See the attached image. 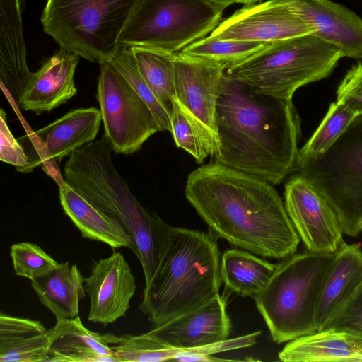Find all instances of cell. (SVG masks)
I'll return each mask as SVG.
<instances>
[{
    "label": "cell",
    "mask_w": 362,
    "mask_h": 362,
    "mask_svg": "<svg viewBox=\"0 0 362 362\" xmlns=\"http://www.w3.org/2000/svg\"><path fill=\"white\" fill-rule=\"evenodd\" d=\"M185 194L216 238L265 257L296 252L300 237L273 185L214 162L188 175Z\"/></svg>",
    "instance_id": "obj_1"
},
{
    "label": "cell",
    "mask_w": 362,
    "mask_h": 362,
    "mask_svg": "<svg viewBox=\"0 0 362 362\" xmlns=\"http://www.w3.org/2000/svg\"><path fill=\"white\" fill-rule=\"evenodd\" d=\"M216 120L215 163L273 186L297 171L300 119L292 99L257 91L224 73Z\"/></svg>",
    "instance_id": "obj_2"
},
{
    "label": "cell",
    "mask_w": 362,
    "mask_h": 362,
    "mask_svg": "<svg viewBox=\"0 0 362 362\" xmlns=\"http://www.w3.org/2000/svg\"><path fill=\"white\" fill-rule=\"evenodd\" d=\"M112 150L105 135L75 150L64 165V178L129 235L147 284L162 258L170 226L139 204L114 166Z\"/></svg>",
    "instance_id": "obj_3"
},
{
    "label": "cell",
    "mask_w": 362,
    "mask_h": 362,
    "mask_svg": "<svg viewBox=\"0 0 362 362\" xmlns=\"http://www.w3.org/2000/svg\"><path fill=\"white\" fill-rule=\"evenodd\" d=\"M220 260L217 238L209 233L170 226L162 258L139 305L151 328L219 294Z\"/></svg>",
    "instance_id": "obj_4"
},
{
    "label": "cell",
    "mask_w": 362,
    "mask_h": 362,
    "mask_svg": "<svg viewBox=\"0 0 362 362\" xmlns=\"http://www.w3.org/2000/svg\"><path fill=\"white\" fill-rule=\"evenodd\" d=\"M335 256L306 250L276 264L267 286L253 297L274 341L317 332L315 313Z\"/></svg>",
    "instance_id": "obj_5"
},
{
    "label": "cell",
    "mask_w": 362,
    "mask_h": 362,
    "mask_svg": "<svg viewBox=\"0 0 362 362\" xmlns=\"http://www.w3.org/2000/svg\"><path fill=\"white\" fill-rule=\"evenodd\" d=\"M344 53L313 34L269 43L225 74L263 93L292 99L300 87L329 76Z\"/></svg>",
    "instance_id": "obj_6"
},
{
    "label": "cell",
    "mask_w": 362,
    "mask_h": 362,
    "mask_svg": "<svg viewBox=\"0 0 362 362\" xmlns=\"http://www.w3.org/2000/svg\"><path fill=\"white\" fill-rule=\"evenodd\" d=\"M141 0H47L41 16L45 33L59 49L92 62H108Z\"/></svg>",
    "instance_id": "obj_7"
},
{
    "label": "cell",
    "mask_w": 362,
    "mask_h": 362,
    "mask_svg": "<svg viewBox=\"0 0 362 362\" xmlns=\"http://www.w3.org/2000/svg\"><path fill=\"white\" fill-rule=\"evenodd\" d=\"M224 9L208 0H141L121 33L119 47L180 52L211 33Z\"/></svg>",
    "instance_id": "obj_8"
},
{
    "label": "cell",
    "mask_w": 362,
    "mask_h": 362,
    "mask_svg": "<svg viewBox=\"0 0 362 362\" xmlns=\"http://www.w3.org/2000/svg\"><path fill=\"white\" fill-rule=\"evenodd\" d=\"M297 172L327 199L343 233L357 236L362 221V114L323 153L298 163Z\"/></svg>",
    "instance_id": "obj_9"
},
{
    "label": "cell",
    "mask_w": 362,
    "mask_h": 362,
    "mask_svg": "<svg viewBox=\"0 0 362 362\" xmlns=\"http://www.w3.org/2000/svg\"><path fill=\"white\" fill-rule=\"evenodd\" d=\"M100 65L97 99L104 135L115 153H134L162 130L148 105L120 72L110 62Z\"/></svg>",
    "instance_id": "obj_10"
},
{
    "label": "cell",
    "mask_w": 362,
    "mask_h": 362,
    "mask_svg": "<svg viewBox=\"0 0 362 362\" xmlns=\"http://www.w3.org/2000/svg\"><path fill=\"white\" fill-rule=\"evenodd\" d=\"M102 116L100 110L91 107L69 111L48 125L26 134L19 141L28 157V164L23 173L31 172L39 165L59 187L64 178L59 170V163L75 150L93 141L96 137Z\"/></svg>",
    "instance_id": "obj_11"
},
{
    "label": "cell",
    "mask_w": 362,
    "mask_h": 362,
    "mask_svg": "<svg viewBox=\"0 0 362 362\" xmlns=\"http://www.w3.org/2000/svg\"><path fill=\"white\" fill-rule=\"evenodd\" d=\"M284 205L291 221L306 250L336 252L343 230L337 212L325 195L300 174L286 184Z\"/></svg>",
    "instance_id": "obj_12"
},
{
    "label": "cell",
    "mask_w": 362,
    "mask_h": 362,
    "mask_svg": "<svg viewBox=\"0 0 362 362\" xmlns=\"http://www.w3.org/2000/svg\"><path fill=\"white\" fill-rule=\"evenodd\" d=\"M315 29L279 0L244 5L210 33L214 39L274 42L315 34Z\"/></svg>",
    "instance_id": "obj_13"
},
{
    "label": "cell",
    "mask_w": 362,
    "mask_h": 362,
    "mask_svg": "<svg viewBox=\"0 0 362 362\" xmlns=\"http://www.w3.org/2000/svg\"><path fill=\"white\" fill-rule=\"evenodd\" d=\"M174 66L175 98L207 130L218 148L216 105L225 69L181 52L175 53Z\"/></svg>",
    "instance_id": "obj_14"
},
{
    "label": "cell",
    "mask_w": 362,
    "mask_h": 362,
    "mask_svg": "<svg viewBox=\"0 0 362 362\" xmlns=\"http://www.w3.org/2000/svg\"><path fill=\"white\" fill-rule=\"evenodd\" d=\"M84 282L90 299L88 321L106 326L126 315L136 285L130 266L121 252H114L94 262Z\"/></svg>",
    "instance_id": "obj_15"
},
{
    "label": "cell",
    "mask_w": 362,
    "mask_h": 362,
    "mask_svg": "<svg viewBox=\"0 0 362 362\" xmlns=\"http://www.w3.org/2000/svg\"><path fill=\"white\" fill-rule=\"evenodd\" d=\"M230 328L226 300L218 294L205 304L148 332L167 346L192 349L228 339Z\"/></svg>",
    "instance_id": "obj_16"
},
{
    "label": "cell",
    "mask_w": 362,
    "mask_h": 362,
    "mask_svg": "<svg viewBox=\"0 0 362 362\" xmlns=\"http://www.w3.org/2000/svg\"><path fill=\"white\" fill-rule=\"evenodd\" d=\"M315 30L313 34L340 49L345 57L362 59V18L331 0H279Z\"/></svg>",
    "instance_id": "obj_17"
},
{
    "label": "cell",
    "mask_w": 362,
    "mask_h": 362,
    "mask_svg": "<svg viewBox=\"0 0 362 362\" xmlns=\"http://www.w3.org/2000/svg\"><path fill=\"white\" fill-rule=\"evenodd\" d=\"M79 58L77 54L62 49L47 58L33 72L20 107L40 115L66 103L77 93L74 73Z\"/></svg>",
    "instance_id": "obj_18"
},
{
    "label": "cell",
    "mask_w": 362,
    "mask_h": 362,
    "mask_svg": "<svg viewBox=\"0 0 362 362\" xmlns=\"http://www.w3.org/2000/svg\"><path fill=\"white\" fill-rule=\"evenodd\" d=\"M20 0H0V80L20 107L33 72L28 66Z\"/></svg>",
    "instance_id": "obj_19"
},
{
    "label": "cell",
    "mask_w": 362,
    "mask_h": 362,
    "mask_svg": "<svg viewBox=\"0 0 362 362\" xmlns=\"http://www.w3.org/2000/svg\"><path fill=\"white\" fill-rule=\"evenodd\" d=\"M48 334V361L121 362L105 334L86 328L79 316L57 321Z\"/></svg>",
    "instance_id": "obj_20"
},
{
    "label": "cell",
    "mask_w": 362,
    "mask_h": 362,
    "mask_svg": "<svg viewBox=\"0 0 362 362\" xmlns=\"http://www.w3.org/2000/svg\"><path fill=\"white\" fill-rule=\"evenodd\" d=\"M362 284V251L358 244L341 243L326 277L315 313L317 332Z\"/></svg>",
    "instance_id": "obj_21"
},
{
    "label": "cell",
    "mask_w": 362,
    "mask_h": 362,
    "mask_svg": "<svg viewBox=\"0 0 362 362\" xmlns=\"http://www.w3.org/2000/svg\"><path fill=\"white\" fill-rule=\"evenodd\" d=\"M59 190L62 207L81 235L107 244L113 249L133 250V243L124 228L65 180Z\"/></svg>",
    "instance_id": "obj_22"
},
{
    "label": "cell",
    "mask_w": 362,
    "mask_h": 362,
    "mask_svg": "<svg viewBox=\"0 0 362 362\" xmlns=\"http://www.w3.org/2000/svg\"><path fill=\"white\" fill-rule=\"evenodd\" d=\"M278 357L284 362H362V343L346 332L324 329L289 341Z\"/></svg>",
    "instance_id": "obj_23"
},
{
    "label": "cell",
    "mask_w": 362,
    "mask_h": 362,
    "mask_svg": "<svg viewBox=\"0 0 362 362\" xmlns=\"http://www.w3.org/2000/svg\"><path fill=\"white\" fill-rule=\"evenodd\" d=\"M84 279L76 264L66 262L30 281L40 302L58 321L79 316V301L86 295Z\"/></svg>",
    "instance_id": "obj_24"
},
{
    "label": "cell",
    "mask_w": 362,
    "mask_h": 362,
    "mask_svg": "<svg viewBox=\"0 0 362 362\" xmlns=\"http://www.w3.org/2000/svg\"><path fill=\"white\" fill-rule=\"evenodd\" d=\"M276 266L245 250L230 249L221 257V277L230 291L253 298L267 286Z\"/></svg>",
    "instance_id": "obj_25"
},
{
    "label": "cell",
    "mask_w": 362,
    "mask_h": 362,
    "mask_svg": "<svg viewBox=\"0 0 362 362\" xmlns=\"http://www.w3.org/2000/svg\"><path fill=\"white\" fill-rule=\"evenodd\" d=\"M130 49L144 80L171 117L175 98V53L140 47Z\"/></svg>",
    "instance_id": "obj_26"
},
{
    "label": "cell",
    "mask_w": 362,
    "mask_h": 362,
    "mask_svg": "<svg viewBox=\"0 0 362 362\" xmlns=\"http://www.w3.org/2000/svg\"><path fill=\"white\" fill-rule=\"evenodd\" d=\"M171 132L175 144L202 163L218 146L201 123L175 98L171 113Z\"/></svg>",
    "instance_id": "obj_27"
},
{
    "label": "cell",
    "mask_w": 362,
    "mask_h": 362,
    "mask_svg": "<svg viewBox=\"0 0 362 362\" xmlns=\"http://www.w3.org/2000/svg\"><path fill=\"white\" fill-rule=\"evenodd\" d=\"M270 42L214 39L198 40L181 52L222 66L225 70L248 59Z\"/></svg>",
    "instance_id": "obj_28"
},
{
    "label": "cell",
    "mask_w": 362,
    "mask_h": 362,
    "mask_svg": "<svg viewBox=\"0 0 362 362\" xmlns=\"http://www.w3.org/2000/svg\"><path fill=\"white\" fill-rule=\"evenodd\" d=\"M105 340L121 362L173 361L177 350L165 346L149 332L140 335L105 334Z\"/></svg>",
    "instance_id": "obj_29"
},
{
    "label": "cell",
    "mask_w": 362,
    "mask_h": 362,
    "mask_svg": "<svg viewBox=\"0 0 362 362\" xmlns=\"http://www.w3.org/2000/svg\"><path fill=\"white\" fill-rule=\"evenodd\" d=\"M357 116L345 105L334 102L311 137L298 151V162L325 152Z\"/></svg>",
    "instance_id": "obj_30"
},
{
    "label": "cell",
    "mask_w": 362,
    "mask_h": 362,
    "mask_svg": "<svg viewBox=\"0 0 362 362\" xmlns=\"http://www.w3.org/2000/svg\"><path fill=\"white\" fill-rule=\"evenodd\" d=\"M110 62L124 77L134 90L146 103L162 131L171 132L170 115L160 105L141 76L132 50L119 47Z\"/></svg>",
    "instance_id": "obj_31"
},
{
    "label": "cell",
    "mask_w": 362,
    "mask_h": 362,
    "mask_svg": "<svg viewBox=\"0 0 362 362\" xmlns=\"http://www.w3.org/2000/svg\"><path fill=\"white\" fill-rule=\"evenodd\" d=\"M10 256L16 275L30 281L47 274L59 264L40 246L32 243L13 244Z\"/></svg>",
    "instance_id": "obj_32"
},
{
    "label": "cell",
    "mask_w": 362,
    "mask_h": 362,
    "mask_svg": "<svg viewBox=\"0 0 362 362\" xmlns=\"http://www.w3.org/2000/svg\"><path fill=\"white\" fill-rule=\"evenodd\" d=\"M324 329L346 332L362 343V284L331 317Z\"/></svg>",
    "instance_id": "obj_33"
},
{
    "label": "cell",
    "mask_w": 362,
    "mask_h": 362,
    "mask_svg": "<svg viewBox=\"0 0 362 362\" xmlns=\"http://www.w3.org/2000/svg\"><path fill=\"white\" fill-rule=\"evenodd\" d=\"M48 331L47 333L22 340L0 349L1 362H45L49 359Z\"/></svg>",
    "instance_id": "obj_34"
},
{
    "label": "cell",
    "mask_w": 362,
    "mask_h": 362,
    "mask_svg": "<svg viewBox=\"0 0 362 362\" xmlns=\"http://www.w3.org/2000/svg\"><path fill=\"white\" fill-rule=\"evenodd\" d=\"M48 330L37 320L0 314V349L47 333Z\"/></svg>",
    "instance_id": "obj_35"
},
{
    "label": "cell",
    "mask_w": 362,
    "mask_h": 362,
    "mask_svg": "<svg viewBox=\"0 0 362 362\" xmlns=\"http://www.w3.org/2000/svg\"><path fill=\"white\" fill-rule=\"evenodd\" d=\"M337 102L347 106L356 115L362 114V61L354 64L339 84Z\"/></svg>",
    "instance_id": "obj_36"
},
{
    "label": "cell",
    "mask_w": 362,
    "mask_h": 362,
    "mask_svg": "<svg viewBox=\"0 0 362 362\" xmlns=\"http://www.w3.org/2000/svg\"><path fill=\"white\" fill-rule=\"evenodd\" d=\"M0 160L16 166L19 172H23L28 164L24 147L9 129L3 109L0 111Z\"/></svg>",
    "instance_id": "obj_37"
},
{
    "label": "cell",
    "mask_w": 362,
    "mask_h": 362,
    "mask_svg": "<svg viewBox=\"0 0 362 362\" xmlns=\"http://www.w3.org/2000/svg\"><path fill=\"white\" fill-rule=\"evenodd\" d=\"M215 4L226 8L233 4L238 3V0H208Z\"/></svg>",
    "instance_id": "obj_38"
},
{
    "label": "cell",
    "mask_w": 362,
    "mask_h": 362,
    "mask_svg": "<svg viewBox=\"0 0 362 362\" xmlns=\"http://www.w3.org/2000/svg\"><path fill=\"white\" fill-rule=\"evenodd\" d=\"M262 0H238V3L243 4L244 5L252 4L261 2Z\"/></svg>",
    "instance_id": "obj_39"
},
{
    "label": "cell",
    "mask_w": 362,
    "mask_h": 362,
    "mask_svg": "<svg viewBox=\"0 0 362 362\" xmlns=\"http://www.w3.org/2000/svg\"><path fill=\"white\" fill-rule=\"evenodd\" d=\"M360 227H361V230H362V221H361V224H360Z\"/></svg>",
    "instance_id": "obj_40"
}]
</instances>
